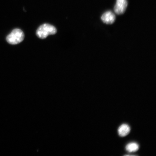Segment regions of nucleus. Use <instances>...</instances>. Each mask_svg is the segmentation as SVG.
<instances>
[{"label":"nucleus","instance_id":"f257e3e1","mask_svg":"<svg viewBox=\"0 0 156 156\" xmlns=\"http://www.w3.org/2000/svg\"><path fill=\"white\" fill-rule=\"evenodd\" d=\"M57 30L55 27L49 24H44L41 25L37 29L36 34L38 38L44 39L49 35L55 34Z\"/></svg>","mask_w":156,"mask_h":156},{"label":"nucleus","instance_id":"f03ea898","mask_svg":"<svg viewBox=\"0 0 156 156\" xmlns=\"http://www.w3.org/2000/svg\"><path fill=\"white\" fill-rule=\"evenodd\" d=\"M24 38V34L21 29H15L7 37V41L11 44H16L22 42Z\"/></svg>","mask_w":156,"mask_h":156},{"label":"nucleus","instance_id":"7ed1b4c3","mask_svg":"<svg viewBox=\"0 0 156 156\" xmlns=\"http://www.w3.org/2000/svg\"><path fill=\"white\" fill-rule=\"evenodd\" d=\"M127 0H116L115 5L114 7L115 13L117 15H122L125 12L128 6Z\"/></svg>","mask_w":156,"mask_h":156},{"label":"nucleus","instance_id":"20e7f679","mask_svg":"<svg viewBox=\"0 0 156 156\" xmlns=\"http://www.w3.org/2000/svg\"><path fill=\"white\" fill-rule=\"evenodd\" d=\"M101 19L105 24H112L115 21L116 16L112 12L109 11L103 13Z\"/></svg>","mask_w":156,"mask_h":156},{"label":"nucleus","instance_id":"39448f33","mask_svg":"<svg viewBox=\"0 0 156 156\" xmlns=\"http://www.w3.org/2000/svg\"><path fill=\"white\" fill-rule=\"evenodd\" d=\"M130 132V127L126 124L122 125L118 129V133L121 136H124L127 135Z\"/></svg>","mask_w":156,"mask_h":156},{"label":"nucleus","instance_id":"423d86ee","mask_svg":"<svg viewBox=\"0 0 156 156\" xmlns=\"http://www.w3.org/2000/svg\"><path fill=\"white\" fill-rule=\"evenodd\" d=\"M139 146L135 142H132L128 144L126 146V149L127 151L132 153L137 151L139 149Z\"/></svg>","mask_w":156,"mask_h":156}]
</instances>
